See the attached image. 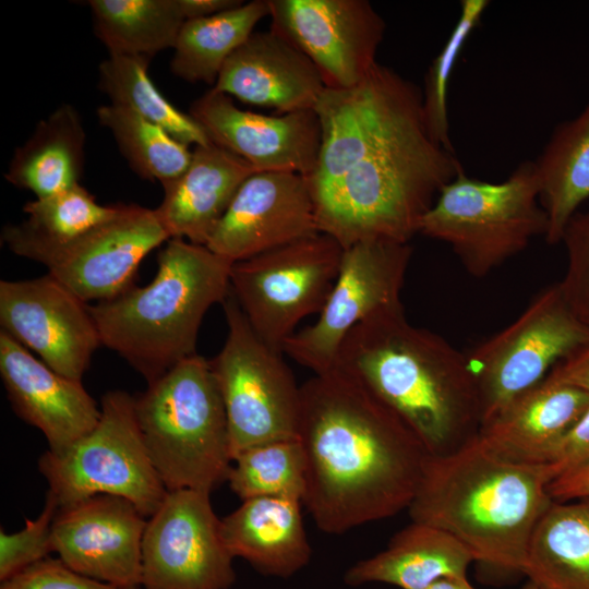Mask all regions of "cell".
<instances>
[{"label": "cell", "instance_id": "obj_24", "mask_svg": "<svg viewBox=\"0 0 589 589\" xmlns=\"http://www.w3.org/2000/svg\"><path fill=\"white\" fill-rule=\"evenodd\" d=\"M302 502L284 497H254L221 519L224 541L236 557L263 575L289 578L312 556Z\"/></svg>", "mask_w": 589, "mask_h": 589}, {"label": "cell", "instance_id": "obj_19", "mask_svg": "<svg viewBox=\"0 0 589 589\" xmlns=\"http://www.w3.org/2000/svg\"><path fill=\"white\" fill-rule=\"evenodd\" d=\"M318 232L308 179L260 171L241 184L206 247L236 263Z\"/></svg>", "mask_w": 589, "mask_h": 589}, {"label": "cell", "instance_id": "obj_4", "mask_svg": "<svg viewBox=\"0 0 589 589\" xmlns=\"http://www.w3.org/2000/svg\"><path fill=\"white\" fill-rule=\"evenodd\" d=\"M549 465L493 453L479 434L457 450L429 456L407 508L412 521L438 528L492 569L524 574L532 532L554 502Z\"/></svg>", "mask_w": 589, "mask_h": 589}, {"label": "cell", "instance_id": "obj_36", "mask_svg": "<svg viewBox=\"0 0 589 589\" xmlns=\"http://www.w3.org/2000/svg\"><path fill=\"white\" fill-rule=\"evenodd\" d=\"M59 505L47 492L45 506L35 519H26L25 527L14 533L0 532V580L35 564L52 552L51 528Z\"/></svg>", "mask_w": 589, "mask_h": 589}, {"label": "cell", "instance_id": "obj_32", "mask_svg": "<svg viewBox=\"0 0 589 589\" xmlns=\"http://www.w3.org/2000/svg\"><path fill=\"white\" fill-rule=\"evenodd\" d=\"M149 59L109 55L98 67L99 89L110 104L128 108L153 122L185 145L211 143L190 113L175 107L148 75Z\"/></svg>", "mask_w": 589, "mask_h": 589}, {"label": "cell", "instance_id": "obj_14", "mask_svg": "<svg viewBox=\"0 0 589 589\" xmlns=\"http://www.w3.org/2000/svg\"><path fill=\"white\" fill-rule=\"evenodd\" d=\"M271 29L316 67L327 88L360 84L377 63L386 24L368 0H268Z\"/></svg>", "mask_w": 589, "mask_h": 589}, {"label": "cell", "instance_id": "obj_10", "mask_svg": "<svg viewBox=\"0 0 589 589\" xmlns=\"http://www.w3.org/2000/svg\"><path fill=\"white\" fill-rule=\"evenodd\" d=\"M342 253L334 238L318 232L233 263L230 291L255 333L283 351L298 324L322 310Z\"/></svg>", "mask_w": 589, "mask_h": 589}, {"label": "cell", "instance_id": "obj_41", "mask_svg": "<svg viewBox=\"0 0 589 589\" xmlns=\"http://www.w3.org/2000/svg\"><path fill=\"white\" fill-rule=\"evenodd\" d=\"M549 493L554 502L589 497V464L553 479Z\"/></svg>", "mask_w": 589, "mask_h": 589}, {"label": "cell", "instance_id": "obj_11", "mask_svg": "<svg viewBox=\"0 0 589 589\" xmlns=\"http://www.w3.org/2000/svg\"><path fill=\"white\" fill-rule=\"evenodd\" d=\"M588 341L589 325L560 283L542 289L515 321L467 354L481 394L482 425Z\"/></svg>", "mask_w": 589, "mask_h": 589}, {"label": "cell", "instance_id": "obj_13", "mask_svg": "<svg viewBox=\"0 0 589 589\" xmlns=\"http://www.w3.org/2000/svg\"><path fill=\"white\" fill-rule=\"evenodd\" d=\"M211 493L168 491L147 519L142 542L144 589H229L235 557L221 532Z\"/></svg>", "mask_w": 589, "mask_h": 589}, {"label": "cell", "instance_id": "obj_35", "mask_svg": "<svg viewBox=\"0 0 589 589\" xmlns=\"http://www.w3.org/2000/svg\"><path fill=\"white\" fill-rule=\"evenodd\" d=\"M488 0H461L458 20L441 51L430 64L422 91L425 123L432 139L455 153L449 135L447 93L453 70L468 37L480 24Z\"/></svg>", "mask_w": 589, "mask_h": 589}, {"label": "cell", "instance_id": "obj_40", "mask_svg": "<svg viewBox=\"0 0 589 589\" xmlns=\"http://www.w3.org/2000/svg\"><path fill=\"white\" fill-rule=\"evenodd\" d=\"M545 378L589 395V341L556 363Z\"/></svg>", "mask_w": 589, "mask_h": 589}, {"label": "cell", "instance_id": "obj_33", "mask_svg": "<svg viewBox=\"0 0 589 589\" xmlns=\"http://www.w3.org/2000/svg\"><path fill=\"white\" fill-rule=\"evenodd\" d=\"M97 118L111 132L133 171L145 180L159 181L164 187L191 161L188 145L128 108L104 105L97 108Z\"/></svg>", "mask_w": 589, "mask_h": 589}, {"label": "cell", "instance_id": "obj_12", "mask_svg": "<svg viewBox=\"0 0 589 589\" xmlns=\"http://www.w3.org/2000/svg\"><path fill=\"white\" fill-rule=\"evenodd\" d=\"M412 254L409 243L371 240L344 250L317 320L289 337L283 352L313 374L333 370L346 336L374 313L401 303Z\"/></svg>", "mask_w": 589, "mask_h": 589}, {"label": "cell", "instance_id": "obj_18", "mask_svg": "<svg viewBox=\"0 0 589 589\" xmlns=\"http://www.w3.org/2000/svg\"><path fill=\"white\" fill-rule=\"evenodd\" d=\"M212 143L249 163L256 172L280 171L309 178L315 170L322 129L314 109L267 116L239 108L214 88L189 112Z\"/></svg>", "mask_w": 589, "mask_h": 589}, {"label": "cell", "instance_id": "obj_17", "mask_svg": "<svg viewBox=\"0 0 589 589\" xmlns=\"http://www.w3.org/2000/svg\"><path fill=\"white\" fill-rule=\"evenodd\" d=\"M145 518L124 497L96 494L58 509L52 552L86 577L119 589L140 587Z\"/></svg>", "mask_w": 589, "mask_h": 589}, {"label": "cell", "instance_id": "obj_43", "mask_svg": "<svg viewBox=\"0 0 589 589\" xmlns=\"http://www.w3.org/2000/svg\"><path fill=\"white\" fill-rule=\"evenodd\" d=\"M424 589H476L467 579V575L446 576L435 580Z\"/></svg>", "mask_w": 589, "mask_h": 589}, {"label": "cell", "instance_id": "obj_21", "mask_svg": "<svg viewBox=\"0 0 589 589\" xmlns=\"http://www.w3.org/2000/svg\"><path fill=\"white\" fill-rule=\"evenodd\" d=\"M212 88L281 115L315 109L326 86L314 63L269 29L253 32L230 55Z\"/></svg>", "mask_w": 589, "mask_h": 589}, {"label": "cell", "instance_id": "obj_22", "mask_svg": "<svg viewBox=\"0 0 589 589\" xmlns=\"http://www.w3.org/2000/svg\"><path fill=\"white\" fill-rule=\"evenodd\" d=\"M589 408V395L546 378L512 399L479 432L500 457L548 465L569 429Z\"/></svg>", "mask_w": 589, "mask_h": 589}, {"label": "cell", "instance_id": "obj_38", "mask_svg": "<svg viewBox=\"0 0 589 589\" xmlns=\"http://www.w3.org/2000/svg\"><path fill=\"white\" fill-rule=\"evenodd\" d=\"M0 589H119L86 577L60 558L46 557L1 581Z\"/></svg>", "mask_w": 589, "mask_h": 589}, {"label": "cell", "instance_id": "obj_42", "mask_svg": "<svg viewBox=\"0 0 589 589\" xmlns=\"http://www.w3.org/2000/svg\"><path fill=\"white\" fill-rule=\"evenodd\" d=\"M185 21L208 17L244 3L241 0H178Z\"/></svg>", "mask_w": 589, "mask_h": 589}, {"label": "cell", "instance_id": "obj_30", "mask_svg": "<svg viewBox=\"0 0 589 589\" xmlns=\"http://www.w3.org/2000/svg\"><path fill=\"white\" fill-rule=\"evenodd\" d=\"M267 15L268 0H253L208 17L185 21L173 47L171 72L187 82L214 87L226 60Z\"/></svg>", "mask_w": 589, "mask_h": 589}, {"label": "cell", "instance_id": "obj_27", "mask_svg": "<svg viewBox=\"0 0 589 589\" xmlns=\"http://www.w3.org/2000/svg\"><path fill=\"white\" fill-rule=\"evenodd\" d=\"M524 575L543 589H589V497L549 506L532 532Z\"/></svg>", "mask_w": 589, "mask_h": 589}, {"label": "cell", "instance_id": "obj_25", "mask_svg": "<svg viewBox=\"0 0 589 589\" xmlns=\"http://www.w3.org/2000/svg\"><path fill=\"white\" fill-rule=\"evenodd\" d=\"M474 562L470 552L447 532L412 521L377 554L351 565L347 586L386 584L400 589H424L446 576L467 575Z\"/></svg>", "mask_w": 589, "mask_h": 589}, {"label": "cell", "instance_id": "obj_31", "mask_svg": "<svg viewBox=\"0 0 589 589\" xmlns=\"http://www.w3.org/2000/svg\"><path fill=\"white\" fill-rule=\"evenodd\" d=\"M93 27L109 55L152 60L175 47L185 22L178 0H89Z\"/></svg>", "mask_w": 589, "mask_h": 589}, {"label": "cell", "instance_id": "obj_3", "mask_svg": "<svg viewBox=\"0 0 589 589\" xmlns=\"http://www.w3.org/2000/svg\"><path fill=\"white\" fill-rule=\"evenodd\" d=\"M335 368L386 405L429 456L453 453L481 430V394L468 356L438 334L411 324L401 303L352 328Z\"/></svg>", "mask_w": 589, "mask_h": 589}, {"label": "cell", "instance_id": "obj_28", "mask_svg": "<svg viewBox=\"0 0 589 589\" xmlns=\"http://www.w3.org/2000/svg\"><path fill=\"white\" fill-rule=\"evenodd\" d=\"M534 166L548 216L544 238L560 243L567 223L589 199V101L575 118L555 127Z\"/></svg>", "mask_w": 589, "mask_h": 589}, {"label": "cell", "instance_id": "obj_20", "mask_svg": "<svg viewBox=\"0 0 589 589\" xmlns=\"http://www.w3.org/2000/svg\"><path fill=\"white\" fill-rule=\"evenodd\" d=\"M0 375L14 412L40 430L52 453H61L91 432L100 417L81 381L53 371L0 330Z\"/></svg>", "mask_w": 589, "mask_h": 589}, {"label": "cell", "instance_id": "obj_34", "mask_svg": "<svg viewBox=\"0 0 589 589\" xmlns=\"http://www.w3.org/2000/svg\"><path fill=\"white\" fill-rule=\"evenodd\" d=\"M227 482L242 501L284 497L303 501L305 459L298 438L250 447L232 461Z\"/></svg>", "mask_w": 589, "mask_h": 589}, {"label": "cell", "instance_id": "obj_2", "mask_svg": "<svg viewBox=\"0 0 589 589\" xmlns=\"http://www.w3.org/2000/svg\"><path fill=\"white\" fill-rule=\"evenodd\" d=\"M298 441L305 459L302 504L329 534L407 509L429 457L386 405L338 368L301 385Z\"/></svg>", "mask_w": 589, "mask_h": 589}, {"label": "cell", "instance_id": "obj_39", "mask_svg": "<svg viewBox=\"0 0 589 589\" xmlns=\"http://www.w3.org/2000/svg\"><path fill=\"white\" fill-rule=\"evenodd\" d=\"M589 464V408L563 436L549 461L553 479Z\"/></svg>", "mask_w": 589, "mask_h": 589}, {"label": "cell", "instance_id": "obj_29", "mask_svg": "<svg viewBox=\"0 0 589 589\" xmlns=\"http://www.w3.org/2000/svg\"><path fill=\"white\" fill-rule=\"evenodd\" d=\"M116 205L98 204L81 184L27 202L26 218L5 225L1 240L14 254L39 262L49 252L68 245L110 217Z\"/></svg>", "mask_w": 589, "mask_h": 589}, {"label": "cell", "instance_id": "obj_26", "mask_svg": "<svg viewBox=\"0 0 589 589\" xmlns=\"http://www.w3.org/2000/svg\"><path fill=\"white\" fill-rule=\"evenodd\" d=\"M85 139L79 112L63 104L15 149L4 178L16 188L33 192L36 199L80 184Z\"/></svg>", "mask_w": 589, "mask_h": 589}, {"label": "cell", "instance_id": "obj_8", "mask_svg": "<svg viewBox=\"0 0 589 589\" xmlns=\"http://www.w3.org/2000/svg\"><path fill=\"white\" fill-rule=\"evenodd\" d=\"M38 469L59 508L110 494L149 518L168 493L145 446L134 397L124 390L107 392L95 428L61 453L45 452Z\"/></svg>", "mask_w": 589, "mask_h": 589}, {"label": "cell", "instance_id": "obj_6", "mask_svg": "<svg viewBox=\"0 0 589 589\" xmlns=\"http://www.w3.org/2000/svg\"><path fill=\"white\" fill-rule=\"evenodd\" d=\"M149 458L167 491L211 493L227 481L232 457L224 400L211 360L195 353L134 397Z\"/></svg>", "mask_w": 589, "mask_h": 589}, {"label": "cell", "instance_id": "obj_5", "mask_svg": "<svg viewBox=\"0 0 589 589\" xmlns=\"http://www.w3.org/2000/svg\"><path fill=\"white\" fill-rule=\"evenodd\" d=\"M157 273L144 287L89 305L103 346L116 351L152 383L196 353L208 309L230 291L233 263L206 245L172 238L157 256Z\"/></svg>", "mask_w": 589, "mask_h": 589}, {"label": "cell", "instance_id": "obj_9", "mask_svg": "<svg viewBox=\"0 0 589 589\" xmlns=\"http://www.w3.org/2000/svg\"><path fill=\"white\" fill-rule=\"evenodd\" d=\"M221 304L228 333L211 364L225 405L233 461L250 447L298 438L301 385L284 352L255 333L231 291Z\"/></svg>", "mask_w": 589, "mask_h": 589}, {"label": "cell", "instance_id": "obj_16", "mask_svg": "<svg viewBox=\"0 0 589 589\" xmlns=\"http://www.w3.org/2000/svg\"><path fill=\"white\" fill-rule=\"evenodd\" d=\"M169 239L155 209L117 204L110 217L38 263L84 302H99L132 286L143 259Z\"/></svg>", "mask_w": 589, "mask_h": 589}, {"label": "cell", "instance_id": "obj_37", "mask_svg": "<svg viewBox=\"0 0 589 589\" xmlns=\"http://www.w3.org/2000/svg\"><path fill=\"white\" fill-rule=\"evenodd\" d=\"M561 242L567 266L560 283L575 313L589 325V211L577 212L567 223Z\"/></svg>", "mask_w": 589, "mask_h": 589}, {"label": "cell", "instance_id": "obj_7", "mask_svg": "<svg viewBox=\"0 0 589 589\" xmlns=\"http://www.w3.org/2000/svg\"><path fill=\"white\" fill-rule=\"evenodd\" d=\"M534 161H521L501 182L469 177L461 169L423 215L419 233L450 247L465 269L482 278L545 236Z\"/></svg>", "mask_w": 589, "mask_h": 589}, {"label": "cell", "instance_id": "obj_45", "mask_svg": "<svg viewBox=\"0 0 589 589\" xmlns=\"http://www.w3.org/2000/svg\"><path fill=\"white\" fill-rule=\"evenodd\" d=\"M128 589H139V587L128 588Z\"/></svg>", "mask_w": 589, "mask_h": 589}, {"label": "cell", "instance_id": "obj_44", "mask_svg": "<svg viewBox=\"0 0 589 589\" xmlns=\"http://www.w3.org/2000/svg\"><path fill=\"white\" fill-rule=\"evenodd\" d=\"M522 589H543V588L529 580V582Z\"/></svg>", "mask_w": 589, "mask_h": 589}, {"label": "cell", "instance_id": "obj_15", "mask_svg": "<svg viewBox=\"0 0 589 589\" xmlns=\"http://www.w3.org/2000/svg\"><path fill=\"white\" fill-rule=\"evenodd\" d=\"M1 330L53 371L81 381L101 345L89 305L50 274L0 281Z\"/></svg>", "mask_w": 589, "mask_h": 589}, {"label": "cell", "instance_id": "obj_23", "mask_svg": "<svg viewBox=\"0 0 589 589\" xmlns=\"http://www.w3.org/2000/svg\"><path fill=\"white\" fill-rule=\"evenodd\" d=\"M255 169L239 156L209 143L195 146L187 169L164 185L155 208L170 239L206 245L241 184Z\"/></svg>", "mask_w": 589, "mask_h": 589}, {"label": "cell", "instance_id": "obj_1", "mask_svg": "<svg viewBox=\"0 0 589 589\" xmlns=\"http://www.w3.org/2000/svg\"><path fill=\"white\" fill-rule=\"evenodd\" d=\"M322 142L308 178L318 231L344 250L362 241L409 243L440 190L461 170L429 133L422 89L376 63L348 89L325 88Z\"/></svg>", "mask_w": 589, "mask_h": 589}]
</instances>
